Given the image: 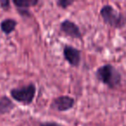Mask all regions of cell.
Listing matches in <instances>:
<instances>
[{
    "instance_id": "11",
    "label": "cell",
    "mask_w": 126,
    "mask_h": 126,
    "mask_svg": "<svg viewBox=\"0 0 126 126\" xmlns=\"http://www.w3.org/2000/svg\"><path fill=\"white\" fill-rule=\"evenodd\" d=\"M10 4L9 0H0V6L4 11H8L10 9Z\"/></svg>"
},
{
    "instance_id": "9",
    "label": "cell",
    "mask_w": 126,
    "mask_h": 126,
    "mask_svg": "<svg viewBox=\"0 0 126 126\" xmlns=\"http://www.w3.org/2000/svg\"><path fill=\"white\" fill-rule=\"evenodd\" d=\"M12 3L17 10H29L31 6L38 4V0H13Z\"/></svg>"
},
{
    "instance_id": "6",
    "label": "cell",
    "mask_w": 126,
    "mask_h": 126,
    "mask_svg": "<svg viewBox=\"0 0 126 126\" xmlns=\"http://www.w3.org/2000/svg\"><path fill=\"white\" fill-rule=\"evenodd\" d=\"M61 30L66 35L74 39H80L82 35L79 30V28L68 19H66L61 23Z\"/></svg>"
},
{
    "instance_id": "2",
    "label": "cell",
    "mask_w": 126,
    "mask_h": 126,
    "mask_svg": "<svg viewBox=\"0 0 126 126\" xmlns=\"http://www.w3.org/2000/svg\"><path fill=\"white\" fill-rule=\"evenodd\" d=\"M99 14L104 23L112 28L121 29L126 24V16L118 12L110 4L103 6L100 10Z\"/></svg>"
},
{
    "instance_id": "5",
    "label": "cell",
    "mask_w": 126,
    "mask_h": 126,
    "mask_svg": "<svg viewBox=\"0 0 126 126\" xmlns=\"http://www.w3.org/2000/svg\"><path fill=\"white\" fill-rule=\"evenodd\" d=\"M63 55L65 60L72 67H78L80 63V51L70 45H66L63 48Z\"/></svg>"
},
{
    "instance_id": "7",
    "label": "cell",
    "mask_w": 126,
    "mask_h": 126,
    "mask_svg": "<svg viewBox=\"0 0 126 126\" xmlns=\"http://www.w3.org/2000/svg\"><path fill=\"white\" fill-rule=\"evenodd\" d=\"M14 108L15 104L9 97L5 95L0 97V114L1 115L10 113Z\"/></svg>"
},
{
    "instance_id": "10",
    "label": "cell",
    "mask_w": 126,
    "mask_h": 126,
    "mask_svg": "<svg viewBox=\"0 0 126 126\" xmlns=\"http://www.w3.org/2000/svg\"><path fill=\"white\" fill-rule=\"evenodd\" d=\"M74 0H58L57 4L62 9H67L68 6L74 4Z\"/></svg>"
},
{
    "instance_id": "8",
    "label": "cell",
    "mask_w": 126,
    "mask_h": 126,
    "mask_svg": "<svg viewBox=\"0 0 126 126\" xmlns=\"http://www.w3.org/2000/svg\"><path fill=\"white\" fill-rule=\"evenodd\" d=\"M16 25H17V22L15 19L6 18V19L3 20L1 22V23H0V29H1V31L3 33H4L5 35H8L14 31Z\"/></svg>"
},
{
    "instance_id": "13",
    "label": "cell",
    "mask_w": 126,
    "mask_h": 126,
    "mask_svg": "<svg viewBox=\"0 0 126 126\" xmlns=\"http://www.w3.org/2000/svg\"><path fill=\"white\" fill-rule=\"evenodd\" d=\"M125 34H126V32H125Z\"/></svg>"
},
{
    "instance_id": "3",
    "label": "cell",
    "mask_w": 126,
    "mask_h": 126,
    "mask_svg": "<svg viewBox=\"0 0 126 126\" xmlns=\"http://www.w3.org/2000/svg\"><path fill=\"white\" fill-rule=\"evenodd\" d=\"M35 93H36V87L33 83L21 87L12 88L10 92L13 99L24 105H29L33 102Z\"/></svg>"
},
{
    "instance_id": "4",
    "label": "cell",
    "mask_w": 126,
    "mask_h": 126,
    "mask_svg": "<svg viewBox=\"0 0 126 126\" xmlns=\"http://www.w3.org/2000/svg\"><path fill=\"white\" fill-rule=\"evenodd\" d=\"M75 100L70 96H60L54 98L51 104V108L57 111H67L74 106Z\"/></svg>"
},
{
    "instance_id": "1",
    "label": "cell",
    "mask_w": 126,
    "mask_h": 126,
    "mask_svg": "<svg viewBox=\"0 0 126 126\" xmlns=\"http://www.w3.org/2000/svg\"><path fill=\"white\" fill-rule=\"evenodd\" d=\"M96 77L100 82L112 89L118 86L122 80L120 73L110 64H106L98 67L96 71Z\"/></svg>"
},
{
    "instance_id": "12",
    "label": "cell",
    "mask_w": 126,
    "mask_h": 126,
    "mask_svg": "<svg viewBox=\"0 0 126 126\" xmlns=\"http://www.w3.org/2000/svg\"><path fill=\"white\" fill-rule=\"evenodd\" d=\"M40 126H62V125L56 122H44V123H41Z\"/></svg>"
}]
</instances>
